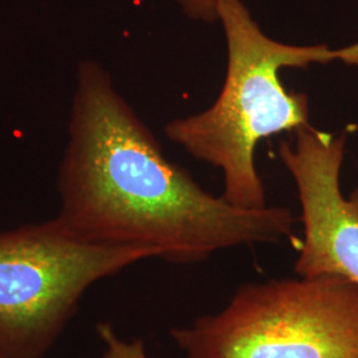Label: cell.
Here are the masks:
<instances>
[{
    "mask_svg": "<svg viewBox=\"0 0 358 358\" xmlns=\"http://www.w3.org/2000/svg\"><path fill=\"white\" fill-rule=\"evenodd\" d=\"M171 337L187 358H358V284L332 275L244 284Z\"/></svg>",
    "mask_w": 358,
    "mask_h": 358,
    "instance_id": "3",
    "label": "cell"
},
{
    "mask_svg": "<svg viewBox=\"0 0 358 358\" xmlns=\"http://www.w3.org/2000/svg\"><path fill=\"white\" fill-rule=\"evenodd\" d=\"M0 358H4L3 356H1V353H0Z\"/></svg>",
    "mask_w": 358,
    "mask_h": 358,
    "instance_id": "8",
    "label": "cell"
},
{
    "mask_svg": "<svg viewBox=\"0 0 358 358\" xmlns=\"http://www.w3.org/2000/svg\"><path fill=\"white\" fill-rule=\"evenodd\" d=\"M294 133L278 153L301 206L304 239L294 272L358 284V187L348 196L341 190L348 131L333 134L308 125Z\"/></svg>",
    "mask_w": 358,
    "mask_h": 358,
    "instance_id": "5",
    "label": "cell"
},
{
    "mask_svg": "<svg viewBox=\"0 0 358 358\" xmlns=\"http://www.w3.org/2000/svg\"><path fill=\"white\" fill-rule=\"evenodd\" d=\"M157 251L84 242L57 220L0 232V353L43 358L83 294Z\"/></svg>",
    "mask_w": 358,
    "mask_h": 358,
    "instance_id": "4",
    "label": "cell"
},
{
    "mask_svg": "<svg viewBox=\"0 0 358 358\" xmlns=\"http://www.w3.org/2000/svg\"><path fill=\"white\" fill-rule=\"evenodd\" d=\"M57 220L78 239L136 245L196 263L239 245L291 236V210L243 208L206 192L167 159L153 131L94 60H81L59 167Z\"/></svg>",
    "mask_w": 358,
    "mask_h": 358,
    "instance_id": "1",
    "label": "cell"
},
{
    "mask_svg": "<svg viewBox=\"0 0 358 358\" xmlns=\"http://www.w3.org/2000/svg\"><path fill=\"white\" fill-rule=\"evenodd\" d=\"M97 333L105 345L103 358H148L141 340L125 343L109 324H100Z\"/></svg>",
    "mask_w": 358,
    "mask_h": 358,
    "instance_id": "6",
    "label": "cell"
},
{
    "mask_svg": "<svg viewBox=\"0 0 358 358\" xmlns=\"http://www.w3.org/2000/svg\"><path fill=\"white\" fill-rule=\"evenodd\" d=\"M186 16L196 22H217V7L220 0H177Z\"/></svg>",
    "mask_w": 358,
    "mask_h": 358,
    "instance_id": "7",
    "label": "cell"
},
{
    "mask_svg": "<svg viewBox=\"0 0 358 358\" xmlns=\"http://www.w3.org/2000/svg\"><path fill=\"white\" fill-rule=\"evenodd\" d=\"M217 17L227 44L223 87L210 108L167 122L165 134L192 158L223 174V198L243 208L267 206L255 164L259 142L310 125L309 99L282 85L285 68L341 62L358 68V43L294 45L267 36L243 0H220Z\"/></svg>",
    "mask_w": 358,
    "mask_h": 358,
    "instance_id": "2",
    "label": "cell"
}]
</instances>
